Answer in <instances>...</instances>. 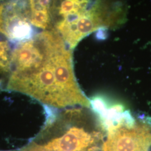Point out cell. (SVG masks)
Masks as SVG:
<instances>
[{
	"instance_id": "cell-4",
	"label": "cell",
	"mask_w": 151,
	"mask_h": 151,
	"mask_svg": "<svg viewBox=\"0 0 151 151\" xmlns=\"http://www.w3.org/2000/svg\"><path fill=\"white\" fill-rule=\"evenodd\" d=\"M10 42L6 37H0V92L7 90L11 76L14 49Z\"/></svg>"
},
{
	"instance_id": "cell-3",
	"label": "cell",
	"mask_w": 151,
	"mask_h": 151,
	"mask_svg": "<svg viewBox=\"0 0 151 151\" xmlns=\"http://www.w3.org/2000/svg\"><path fill=\"white\" fill-rule=\"evenodd\" d=\"M28 0L0 3V34L12 43L28 40L35 35L30 21Z\"/></svg>"
},
{
	"instance_id": "cell-1",
	"label": "cell",
	"mask_w": 151,
	"mask_h": 151,
	"mask_svg": "<svg viewBox=\"0 0 151 151\" xmlns=\"http://www.w3.org/2000/svg\"><path fill=\"white\" fill-rule=\"evenodd\" d=\"M71 50L53 30L16 44L7 91L55 109L91 107L76 80Z\"/></svg>"
},
{
	"instance_id": "cell-2",
	"label": "cell",
	"mask_w": 151,
	"mask_h": 151,
	"mask_svg": "<svg viewBox=\"0 0 151 151\" xmlns=\"http://www.w3.org/2000/svg\"><path fill=\"white\" fill-rule=\"evenodd\" d=\"M104 120L106 134L101 151H151V119H135L130 112Z\"/></svg>"
}]
</instances>
